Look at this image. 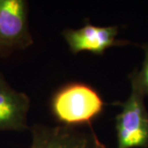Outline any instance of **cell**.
Returning a JSON list of instances; mask_svg holds the SVG:
<instances>
[{
  "label": "cell",
  "instance_id": "cell-1",
  "mask_svg": "<svg viewBox=\"0 0 148 148\" xmlns=\"http://www.w3.org/2000/svg\"><path fill=\"white\" fill-rule=\"evenodd\" d=\"M105 101L90 85L69 82L56 90L50 99V112L59 125L74 127L89 125L104 111Z\"/></svg>",
  "mask_w": 148,
  "mask_h": 148
},
{
  "label": "cell",
  "instance_id": "cell-2",
  "mask_svg": "<svg viewBox=\"0 0 148 148\" xmlns=\"http://www.w3.org/2000/svg\"><path fill=\"white\" fill-rule=\"evenodd\" d=\"M131 93L124 102H114L122 108L115 117L117 148H148V111L146 95L138 82L137 69L129 74Z\"/></svg>",
  "mask_w": 148,
  "mask_h": 148
},
{
  "label": "cell",
  "instance_id": "cell-3",
  "mask_svg": "<svg viewBox=\"0 0 148 148\" xmlns=\"http://www.w3.org/2000/svg\"><path fill=\"white\" fill-rule=\"evenodd\" d=\"M28 12V3L25 0H0L1 58L33 45Z\"/></svg>",
  "mask_w": 148,
  "mask_h": 148
},
{
  "label": "cell",
  "instance_id": "cell-4",
  "mask_svg": "<svg viewBox=\"0 0 148 148\" xmlns=\"http://www.w3.org/2000/svg\"><path fill=\"white\" fill-rule=\"evenodd\" d=\"M30 130L31 148H106L92 128L81 131L62 125L49 127L36 123Z\"/></svg>",
  "mask_w": 148,
  "mask_h": 148
},
{
  "label": "cell",
  "instance_id": "cell-5",
  "mask_svg": "<svg viewBox=\"0 0 148 148\" xmlns=\"http://www.w3.org/2000/svg\"><path fill=\"white\" fill-rule=\"evenodd\" d=\"M119 31L117 26L98 27L87 21L78 29H65L62 36L69 45V50L74 54L89 52L95 55H103L109 48L130 44L127 40L117 38Z\"/></svg>",
  "mask_w": 148,
  "mask_h": 148
},
{
  "label": "cell",
  "instance_id": "cell-6",
  "mask_svg": "<svg viewBox=\"0 0 148 148\" xmlns=\"http://www.w3.org/2000/svg\"><path fill=\"white\" fill-rule=\"evenodd\" d=\"M30 106V97L12 88L0 73V132H23L28 129Z\"/></svg>",
  "mask_w": 148,
  "mask_h": 148
},
{
  "label": "cell",
  "instance_id": "cell-7",
  "mask_svg": "<svg viewBox=\"0 0 148 148\" xmlns=\"http://www.w3.org/2000/svg\"><path fill=\"white\" fill-rule=\"evenodd\" d=\"M141 47L144 52V58L141 69L138 70L137 69V75L142 89L145 95H148V43L143 44Z\"/></svg>",
  "mask_w": 148,
  "mask_h": 148
}]
</instances>
